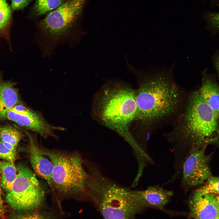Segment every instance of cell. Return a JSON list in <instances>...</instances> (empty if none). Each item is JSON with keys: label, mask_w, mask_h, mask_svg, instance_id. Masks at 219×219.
<instances>
[{"label": "cell", "mask_w": 219, "mask_h": 219, "mask_svg": "<svg viewBox=\"0 0 219 219\" xmlns=\"http://www.w3.org/2000/svg\"><path fill=\"white\" fill-rule=\"evenodd\" d=\"M177 116L171 134L176 147V158L182 160L191 151L219 139V118L199 91L192 94Z\"/></svg>", "instance_id": "obj_1"}, {"label": "cell", "mask_w": 219, "mask_h": 219, "mask_svg": "<svg viewBox=\"0 0 219 219\" xmlns=\"http://www.w3.org/2000/svg\"><path fill=\"white\" fill-rule=\"evenodd\" d=\"M88 173L86 200L105 219H133L148 207L139 191L119 185L104 176L98 166L84 162Z\"/></svg>", "instance_id": "obj_2"}, {"label": "cell", "mask_w": 219, "mask_h": 219, "mask_svg": "<svg viewBox=\"0 0 219 219\" xmlns=\"http://www.w3.org/2000/svg\"><path fill=\"white\" fill-rule=\"evenodd\" d=\"M176 86L167 77L157 75L146 79L136 92V120L149 127L177 116L183 105Z\"/></svg>", "instance_id": "obj_3"}, {"label": "cell", "mask_w": 219, "mask_h": 219, "mask_svg": "<svg viewBox=\"0 0 219 219\" xmlns=\"http://www.w3.org/2000/svg\"><path fill=\"white\" fill-rule=\"evenodd\" d=\"M53 165L52 180L54 190L61 196L86 200L88 173L84 161L78 153H68L40 148Z\"/></svg>", "instance_id": "obj_4"}, {"label": "cell", "mask_w": 219, "mask_h": 219, "mask_svg": "<svg viewBox=\"0 0 219 219\" xmlns=\"http://www.w3.org/2000/svg\"><path fill=\"white\" fill-rule=\"evenodd\" d=\"M96 112L106 125L127 138L128 129L136 119V92L131 89L116 86L103 92L96 105Z\"/></svg>", "instance_id": "obj_5"}, {"label": "cell", "mask_w": 219, "mask_h": 219, "mask_svg": "<svg viewBox=\"0 0 219 219\" xmlns=\"http://www.w3.org/2000/svg\"><path fill=\"white\" fill-rule=\"evenodd\" d=\"M86 0H67L38 21L37 32L46 40L58 42L71 38L76 30Z\"/></svg>", "instance_id": "obj_6"}, {"label": "cell", "mask_w": 219, "mask_h": 219, "mask_svg": "<svg viewBox=\"0 0 219 219\" xmlns=\"http://www.w3.org/2000/svg\"><path fill=\"white\" fill-rule=\"evenodd\" d=\"M17 174L6 198L9 204L18 211H32L39 208L45 192L35 174L26 165L16 167Z\"/></svg>", "instance_id": "obj_7"}, {"label": "cell", "mask_w": 219, "mask_h": 219, "mask_svg": "<svg viewBox=\"0 0 219 219\" xmlns=\"http://www.w3.org/2000/svg\"><path fill=\"white\" fill-rule=\"evenodd\" d=\"M207 146L191 151L183 160L180 185L185 193L190 189L204 184L211 176L209 164L212 154L206 155Z\"/></svg>", "instance_id": "obj_8"}, {"label": "cell", "mask_w": 219, "mask_h": 219, "mask_svg": "<svg viewBox=\"0 0 219 219\" xmlns=\"http://www.w3.org/2000/svg\"><path fill=\"white\" fill-rule=\"evenodd\" d=\"M216 194L202 191L198 188L191 193L187 204L189 218L219 219Z\"/></svg>", "instance_id": "obj_9"}, {"label": "cell", "mask_w": 219, "mask_h": 219, "mask_svg": "<svg viewBox=\"0 0 219 219\" xmlns=\"http://www.w3.org/2000/svg\"><path fill=\"white\" fill-rule=\"evenodd\" d=\"M4 117L45 139L50 137H56L55 131L64 129L63 127L50 124L39 113L31 109L26 115L19 114L9 110L6 112Z\"/></svg>", "instance_id": "obj_10"}, {"label": "cell", "mask_w": 219, "mask_h": 219, "mask_svg": "<svg viewBox=\"0 0 219 219\" xmlns=\"http://www.w3.org/2000/svg\"><path fill=\"white\" fill-rule=\"evenodd\" d=\"M29 141L28 152L30 161L35 173L45 180L54 191L52 180L53 169L52 163L41 151L40 148L30 134L28 133Z\"/></svg>", "instance_id": "obj_11"}, {"label": "cell", "mask_w": 219, "mask_h": 219, "mask_svg": "<svg viewBox=\"0 0 219 219\" xmlns=\"http://www.w3.org/2000/svg\"><path fill=\"white\" fill-rule=\"evenodd\" d=\"M139 191L148 208L161 210L170 202L174 194L172 191L158 185L150 186Z\"/></svg>", "instance_id": "obj_12"}, {"label": "cell", "mask_w": 219, "mask_h": 219, "mask_svg": "<svg viewBox=\"0 0 219 219\" xmlns=\"http://www.w3.org/2000/svg\"><path fill=\"white\" fill-rule=\"evenodd\" d=\"M16 83L5 80L0 74V118L19 103V97Z\"/></svg>", "instance_id": "obj_13"}, {"label": "cell", "mask_w": 219, "mask_h": 219, "mask_svg": "<svg viewBox=\"0 0 219 219\" xmlns=\"http://www.w3.org/2000/svg\"><path fill=\"white\" fill-rule=\"evenodd\" d=\"M202 97L219 118V86L214 81L206 78L199 91Z\"/></svg>", "instance_id": "obj_14"}, {"label": "cell", "mask_w": 219, "mask_h": 219, "mask_svg": "<svg viewBox=\"0 0 219 219\" xmlns=\"http://www.w3.org/2000/svg\"><path fill=\"white\" fill-rule=\"evenodd\" d=\"M12 12L6 0H0V40H6L11 50L12 49L10 38Z\"/></svg>", "instance_id": "obj_15"}, {"label": "cell", "mask_w": 219, "mask_h": 219, "mask_svg": "<svg viewBox=\"0 0 219 219\" xmlns=\"http://www.w3.org/2000/svg\"><path fill=\"white\" fill-rule=\"evenodd\" d=\"M1 185L7 192L9 191L16 177L17 170L13 162L0 160Z\"/></svg>", "instance_id": "obj_16"}, {"label": "cell", "mask_w": 219, "mask_h": 219, "mask_svg": "<svg viewBox=\"0 0 219 219\" xmlns=\"http://www.w3.org/2000/svg\"><path fill=\"white\" fill-rule=\"evenodd\" d=\"M67 0H36L31 10L30 17L36 18L53 11Z\"/></svg>", "instance_id": "obj_17"}, {"label": "cell", "mask_w": 219, "mask_h": 219, "mask_svg": "<svg viewBox=\"0 0 219 219\" xmlns=\"http://www.w3.org/2000/svg\"><path fill=\"white\" fill-rule=\"evenodd\" d=\"M22 138L20 132L16 129L9 126L0 128V140L17 147Z\"/></svg>", "instance_id": "obj_18"}, {"label": "cell", "mask_w": 219, "mask_h": 219, "mask_svg": "<svg viewBox=\"0 0 219 219\" xmlns=\"http://www.w3.org/2000/svg\"><path fill=\"white\" fill-rule=\"evenodd\" d=\"M204 184L198 188L199 190L205 192L219 195V177L211 176Z\"/></svg>", "instance_id": "obj_19"}, {"label": "cell", "mask_w": 219, "mask_h": 219, "mask_svg": "<svg viewBox=\"0 0 219 219\" xmlns=\"http://www.w3.org/2000/svg\"><path fill=\"white\" fill-rule=\"evenodd\" d=\"M205 19L209 29L214 31H219V12H208Z\"/></svg>", "instance_id": "obj_20"}, {"label": "cell", "mask_w": 219, "mask_h": 219, "mask_svg": "<svg viewBox=\"0 0 219 219\" xmlns=\"http://www.w3.org/2000/svg\"><path fill=\"white\" fill-rule=\"evenodd\" d=\"M16 152L11 151L4 145L2 141L0 140V158L13 162L16 157Z\"/></svg>", "instance_id": "obj_21"}, {"label": "cell", "mask_w": 219, "mask_h": 219, "mask_svg": "<svg viewBox=\"0 0 219 219\" xmlns=\"http://www.w3.org/2000/svg\"><path fill=\"white\" fill-rule=\"evenodd\" d=\"M32 0H11L10 8L12 11L22 10L28 5Z\"/></svg>", "instance_id": "obj_22"}, {"label": "cell", "mask_w": 219, "mask_h": 219, "mask_svg": "<svg viewBox=\"0 0 219 219\" xmlns=\"http://www.w3.org/2000/svg\"><path fill=\"white\" fill-rule=\"evenodd\" d=\"M10 110L19 114L26 115L29 113L30 109L22 105L17 104L13 106Z\"/></svg>", "instance_id": "obj_23"}, {"label": "cell", "mask_w": 219, "mask_h": 219, "mask_svg": "<svg viewBox=\"0 0 219 219\" xmlns=\"http://www.w3.org/2000/svg\"><path fill=\"white\" fill-rule=\"evenodd\" d=\"M5 212L3 201L2 197L1 190L0 187V217H2L4 216Z\"/></svg>", "instance_id": "obj_24"}, {"label": "cell", "mask_w": 219, "mask_h": 219, "mask_svg": "<svg viewBox=\"0 0 219 219\" xmlns=\"http://www.w3.org/2000/svg\"><path fill=\"white\" fill-rule=\"evenodd\" d=\"M2 142L4 145L7 148H8V149L12 151L16 152V147H15L9 143H6L3 141Z\"/></svg>", "instance_id": "obj_25"}, {"label": "cell", "mask_w": 219, "mask_h": 219, "mask_svg": "<svg viewBox=\"0 0 219 219\" xmlns=\"http://www.w3.org/2000/svg\"><path fill=\"white\" fill-rule=\"evenodd\" d=\"M215 65L219 76V56H218L215 59Z\"/></svg>", "instance_id": "obj_26"}, {"label": "cell", "mask_w": 219, "mask_h": 219, "mask_svg": "<svg viewBox=\"0 0 219 219\" xmlns=\"http://www.w3.org/2000/svg\"><path fill=\"white\" fill-rule=\"evenodd\" d=\"M216 205L217 208L219 211V196L217 195V197Z\"/></svg>", "instance_id": "obj_27"}, {"label": "cell", "mask_w": 219, "mask_h": 219, "mask_svg": "<svg viewBox=\"0 0 219 219\" xmlns=\"http://www.w3.org/2000/svg\"><path fill=\"white\" fill-rule=\"evenodd\" d=\"M212 2H219V0H211Z\"/></svg>", "instance_id": "obj_28"}]
</instances>
